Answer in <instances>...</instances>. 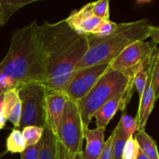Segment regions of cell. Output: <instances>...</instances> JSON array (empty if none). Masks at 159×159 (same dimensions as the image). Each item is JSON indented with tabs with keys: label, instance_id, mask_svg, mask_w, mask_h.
<instances>
[{
	"label": "cell",
	"instance_id": "obj_31",
	"mask_svg": "<svg viewBox=\"0 0 159 159\" xmlns=\"http://www.w3.org/2000/svg\"><path fill=\"white\" fill-rule=\"evenodd\" d=\"M8 119L2 114V113H0V130L3 128V127L6 126V122H7Z\"/></svg>",
	"mask_w": 159,
	"mask_h": 159
},
{
	"label": "cell",
	"instance_id": "obj_19",
	"mask_svg": "<svg viewBox=\"0 0 159 159\" xmlns=\"http://www.w3.org/2000/svg\"><path fill=\"white\" fill-rule=\"evenodd\" d=\"M26 143L21 130L12 129V132L6 140V149L11 153H21L26 148Z\"/></svg>",
	"mask_w": 159,
	"mask_h": 159
},
{
	"label": "cell",
	"instance_id": "obj_10",
	"mask_svg": "<svg viewBox=\"0 0 159 159\" xmlns=\"http://www.w3.org/2000/svg\"><path fill=\"white\" fill-rule=\"evenodd\" d=\"M134 87V86L133 81L124 93L106 102L96 111L93 116V117L96 118V127L106 128L118 110H121L122 112L125 110L127 105L129 103L133 95Z\"/></svg>",
	"mask_w": 159,
	"mask_h": 159
},
{
	"label": "cell",
	"instance_id": "obj_28",
	"mask_svg": "<svg viewBox=\"0 0 159 159\" xmlns=\"http://www.w3.org/2000/svg\"><path fill=\"white\" fill-rule=\"evenodd\" d=\"M20 85V83L13 78L7 75L5 73L0 72V86L6 92L10 89H17Z\"/></svg>",
	"mask_w": 159,
	"mask_h": 159
},
{
	"label": "cell",
	"instance_id": "obj_18",
	"mask_svg": "<svg viewBox=\"0 0 159 159\" xmlns=\"http://www.w3.org/2000/svg\"><path fill=\"white\" fill-rule=\"evenodd\" d=\"M36 0H0V26H4L17 10Z\"/></svg>",
	"mask_w": 159,
	"mask_h": 159
},
{
	"label": "cell",
	"instance_id": "obj_5",
	"mask_svg": "<svg viewBox=\"0 0 159 159\" xmlns=\"http://www.w3.org/2000/svg\"><path fill=\"white\" fill-rule=\"evenodd\" d=\"M89 48L86 36H81L47 71L43 83L48 92L64 93Z\"/></svg>",
	"mask_w": 159,
	"mask_h": 159
},
{
	"label": "cell",
	"instance_id": "obj_6",
	"mask_svg": "<svg viewBox=\"0 0 159 159\" xmlns=\"http://www.w3.org/2000/svg\"><path fill=\"white\" fill-rule=\"evenodd\" d=\"M21 102L20 128L28 126L43 127L46 123L48 90L42 83H28L17 88Z\"/></svg>",
	"mask_w": 159,
	"mask_h": 159
},
{
	"label": "cell",
	"instance_id": "obj_9",
	"mask_svg": "<svg viewBox=\"0 0 159 159\" xmlns=\"http://www.w3.org/2000/svg\"><path fill=\"white\" fill-rule=\"evenodd\" d=\"M110 68V63L100 64L76 71L64 91L68 99L77 102L85 97L99 79Z\"/></svg>",
	"mask_w": 159,
	"mask_h": 159
},
{
	"label": "cell",
	"instance_id": "obj_16",
	"mask_svg": "<svg viewBox=\"0 0 159 159\" xmlns=\"http://www.w3.org/2000/svg\"><path fill=\"white\" fill-rule=\"evenodd\" d=\"M42 136V146L38 159H57V138L45 123Z\"/></svg>",
	"mask_w": 159,
	"mask_h": 159
},
{
	"label": "cell",
	"instance_id": "obj_21",
	"mask_svg": "<svg viewBox=\"0 0 159 159\" xmlns=\"http://www.w3.org/2000/svg\"><path fill=\"white\" fill-rule=\"evenodd\" d=\"M43 133V127H36V126H28L23 127L22 134L24 138L26 146H31L38 143L41 140Z\"/></svg>",
	"mask_w": 159,
	"mask_h": 159
},
{
	"label": "cell",
	"instance_id": "obj_1",
	"mask_svg": "<svg viewBox=\"0 0 159 159\" xmlns=\"http://www.w3.org/2000/svg\"><path fill=\"white\" fill-rule=\"evenodd\" d=\"M37 23L13 32L7 54L0 62V72L13 78L20 83H42L46 81L44 58L37 38Z\"/></svg>",
	"mask_w": 159,
	"mask_h": 159
},
{
	"label": "cell",
	"instance_id": "obj_32",
	"mask_svg": "<svg viewBox=\"0 0 159 159\" xmlns=\"http://www.w3.org/2000/svg\"><path fill=\"white\" fill-rule=\"evenodd\" d=\"M136 159H149V158H148L145 155H144V152H143L139 148V149H138V155H137V157H136Z\"/></svg>",
	"mask_w": 159,
	"mask_h": 159
},
{
	"label": "cell",
	"instance_id": "obj_33",
	"mask_svg": "<svg viewBox=\"0 0 159 159\" xmlns=\"http://www.w3.org/2000/svg\"><path fill=\"white\" fill-rule=\"evenodd\" d=\"M3 96H4V94H0V113H1V111H2V107Z\"/></svg>",
	"mask_w": 159,
	"mask_h": 159
},
{
	"label": "cell",
	"instance_id": "obj_22",
	"mask_svg": "<svg viewBox=\"0 0 159 159\" xmlns=\"http://www.w3.org/2000/svg\"><path fill=\"white\" fill-rule=\"evenodd\" d=\"M148 67L141 65L139 68H137L133 76L134 86L136 88L137 91H138L139 98L141 96L143 92H144V88H145L148 78Z\"/></svg>",
	"mask_w": 159,
	"mask_h": 159
},
{
	"label": "cell",
	"instance_id": "obj_34",
	"mask_svg": "<svg viewBox=\"0 0 159 159\" xmlns=\"http://www.w3.org/2000/svg\"><path fill=\"white\" fill-rule=\"evenodd\" d=\"M6 90L5 89H3L2 88L1 86H0V94H4L5 93H6Z\"/></svg>",
	"mask_w": 159,
	"mask_h": 159
},
{
	"label": "cell",
	"instance_id": "obj_11",
	"mask_svg": "<svg viewBox=\"0 0 159 159\" xmlns=\"http://www.w3.org/2000/svg\"><path fill=\"white\" fill-rule=\"evenodd\" d=\"M65 20L68 26L80 36L91 35L102 20L93 16L92 2L85 5L80 9L72 11Z\"/></svg>",
	"mask_w": 159,
	"mask_h": 159
},
{
	"label": "cell",
	"instance_id": "obj_17",
	"mask_svg": "<svg viewBox=\"0 0 159 159\" xmlns=\"http://www.w3.org/2000/svg\"><path fill=\"white\" fill-rule=\"evenodd\" d=\"M140 149L149 159H159L158 148L155 140L145 130H138L134 137Z\"/></svg>",
	"mask_w": 159,
	"mask_h": 159
},
{
	"label": "cell",
	"instance_id": "obj_2",
	"mask_svg": "<svg viewBox=\"0 0 159 159\" xmlns=\"http://www.w3.org/2000/svg\"><path fill=\"white\" fill-rule=\"evenodd\" d=\"M148 19L137 21L120 23L115 30L107 37H99L86 36L89 48L78 70L85 68L111 63L130 44L138 41H143L158 30Z\"/></svg>",
	"mask_w": 159,
	"mask_h": 159
},
{
	"label": "cell",
	"instance_id": "obj_20",
	"mask_svg": "<svg viewBox=\"0 0 159 159\" xmlns=\"http://www.w3.org/2000/svg\"><path fill=\"white\" fill-rule=\"evenodd\" d=\"M115 134L113 142V159H122L123 152L126 141L128 139V137L124 134L121 129L120 126L118 124L114 130Z\"/></svg>",
	"mask_w": 159,
	"mask_h": 159
},
{
	"label": "cell",
	"instance_id": "obj_23",
	"mask_svg": "<svg viewBox=\"0 0 159 159\" xmlns=\"http://www.w3.org/2000/svg\"><path fill=\"white\" fill-rule=\"evenodd\" d=\"M118 124H120L122 130L128 138L134 135L135 132L138 131V124L137 116L134 118L130 115L124 113L121 116V118Z\"/></svg>",
	"mask_w": 159,
	"mask_h": 159
},
{
	"label": "cell",
	"instance_id": "obj_24",
	"mask_svg": "<svg viewBox=\"0 0 159 159\" xmlns=\"http://www.w3.org/2000/svg\"><path fill=\"white\" fill-rule=\"evenodd\" d=\"M93 16L100 20H110V3L108 0H99L92 2Z\"/></svg>",
	"mask_w": 159,
	"mask_h": 159
},
{
	"label": "cell",
	"instance_id": "obj_13",
	"mask_svg": "<svg viewBox=\"0 0 159 159\" xmlns=\"http://www.w3.org/2000/svg\"><path fill=\"white\" fill-rule=\"evenodd\" d=\"M151 63V62H150ZM148 78L146 82L145 88L142 95L140 97V103L138 107L137 119H138V130H144L148 121L149 116L153 110L155 103L156 102L154 93L153 85L152 82V75H151V66L148 68Z\"/></svg>",
	"mask_w": 159,
	"mask_h": 159
},
{
	"label": "cell",
	"instance_id": "obj_7",
	"mask_svg": "<svg viewBox=\"0 0 159 159\" xmlns=\"http://www.w3.org/2000/svg\"><path fill=\"white\" fill-rule=\"evenodd\" d=\"M57 141L71 154H82L83 127L76 102L68 99L56 133Z\"/></svg>",
	"mask_w": 159,
	"mask_h": 159
},
{
	"label": "cell",
	"instance_id": "obj_29",
	"mask_svg": "<svg viewBox=\"0 0 159 159\" xmlns=\"http://www.w3.org/2000/svg\"><path fill=\"white\" fill-rule=\"evenodd\" d=\"M57 159H82V154H71L57 141Z\"/></svg>",
	"mask_w": 159,
	"mask_h": 159
},
{
	"label": "cell",
	"instance_id": "obj_3",
	"mask_svg": "<svg viewBox=\"0 0 159 159\" xmlns=\"http://www.w3.org/2000/svg\"><path fill=\"white\" fill-rule=\"evenodd\" d=\"M134 75L109 69L98 80L88 94L76 102L83 131L89 128L95 113L106 102L124 93L133 82Z\"/></svg>",
	"mask_w": 159,
	"mask_h": 159
},
{
	"label": "cell",
	"instance_id": "obj_15",
	"mask_svg": "<svg viewBox=\"0 0 159 159\" xmlns=\"http://www.w3.org/2000/svg\"><path fill=\"white\" fill-rule=\"evenodd\" d=\"M1 113L13 124L14 127H20L21 102L17 89H10L4 93Z\"/></svg>",
	"mask_w": 159,
	"mask_h": 159
},
{
	"label": "cell",
	"instance_id": "obj_35",
	"mask_svg": "<svg viewBox=\"0 0 159 159\" xmlns=\"http://www.w3.org/2000/svg\"><path fill=\"white\" fill-rule=\"evenodd\" d=\"M112 159H113V158H112Z\"/></svg>",
	"mask_w": 159,
	"mask_h": 159
},
{
	"label": "cell",
	"instance_id": "obj_8",
	"mask_svg": "<svg viewBox=\"0 0 159 159\" xmlns=\"http://www.w3.org/2000/svg\"><path fill=\"white\" fill-rule=\"evenodd\" d=\"M157 43L152 41H138L127 47L110 63V69L134 74L141 65L148 67Z\"/></svg>",
	"mask_w": 159,
	"mask_h": 159
},
{
	"label": "cell",
	"instance_id": "obj_26",
	"mask_svg": "<svg viewBox=\"0 0 159 159\" xmlns=\"http://www.w3.org/2000/svg\"><path fill=\"white\" fill-rule=\"evenodd\" d=\"M138 149H139V146L137 141H135L134 135L130 136L126 141L124 152H123L122 159H136Z\"/></svg>",
	"mask_w": 159,
	"mask_h": 159
},
{
	"label": "cell",
	"instance_id": "obj_25",
	"mask_svg": "<svg viewBox=\"0 0 159 159\" xmlns=\"http://www.w3.org/2000/svg\"><path fill=\"white\" fill-rule=\"evenodd\" d=\"M117 25L118 23H114L110 20H102L90 36L99 38L107 37L115 30Z\"/></svg>",
	"mask_w": 159,
	"mask_h": 159
},
{
	"label": "cell",
	"instance_id": "obj_27",
	"mask_svg": "<svg viewBox=\"0 0 159 159\" xmlns=\"http://www.w3.org/2000/svg\"><path fill=\"white\" fill-rule=\"evenodd\" d=\"M42 141L31 146H26V148L20 153V159H38L41 150Z\"/></svg>",
	"mask_w": 159,
	"mask_h": 159
},
{
	"label": "cell",
	"instance_id": "obj_4",
	"mask_svg": "<svg viewBox=\"0 0 159 159\" xmlns=\"http://www.w3.org/2000/svg\"><path fill=\"white\" fill-rule=\"evenodd\" d=\"M80 37L65 20L37 26V38L44 58L46 71Z\"/></svg>",
	"mask_w": 159,
	"mask_h": 159
},
{
	"label": "cell",
	"instance_id": "obj_14",
	"mask_svg": "<svg viewBox=\"0 0 159 159\" xmlns=\"http://www.w3.org/2000/svg\"><path fill=\"white\" fill-rule=\"evenodd\" d=\"M105 130L106 128L96 127L84 130L83 136L86 140V146L82 152V159H99L105 147Z\"/></svg>",
	"mask_w": 159,
	"mask_h": 159
},
{
	"label": "cell",
	"instance_id": "obj_12",
	"mask_svg": "<svg viewBox=\"0 0 159 159\" xmlns=\"http://www.w3.org/2000/svg\"><path fill=\"white\" fill-rule=\"evenodd\" d=\"M68 97L64 93L48 92L46 98V123L56 135Z\"/></svg>",
	"mask_w": 159,
	"mask_h": 159
},
{
	"label": "cell",
	"instance_id": "obj_30",
	"mask_svg": "<svg viewBox=\"0 0 159 159\" xmlns=\"http://www.w3.org/2000/svg\"><path fill=\"white\" fill-rule=\"evenodd\" d=\"M114 134L115 132L113 130V133L110 136V138L106 141L105 147H104L103 151H102L99 159H112V157H113V138H114Z\"/></svg>",
	"mask_w": 159,
	"mask_h": 159
}]
</instances>
